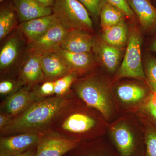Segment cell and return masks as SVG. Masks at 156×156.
Segmentation results:
<instances>
[{
	"instance_id": "cell-7",
	"label": "cell",
	"mask_w": 156,
	"mask_h": 156,
	"mask_svg": "<svg viewBox=\"0 0 156 156\" xmlns=\"http://www.w3.org/2000/svg\"><path fill=\"white\" fill-rule=\"evenodd\" d=\"M52 9L59 23L69 30H93L89 12L78 0H54Z\"/></svg>"
},
{
	"instance_id": "cell-33",
	"label": "cell",
	"mask_w": 156,
	"mask_h": 156,
	"mask_svg": "<svg viewBox=\"0 0 156 156\" xmlns=\"http://www.w3.org/2000/svg\"><path fill=\"white\" fill-rule=\"evenodd\" d=\"M13 119L10 115L0 111V130L10 124Z\"/></svg>"
},
{
	"instance_id": "cell-10",
	"label": "cell",
	"mask_w": 156,
	"mask_h": 156,
	"mask_svg": "<svg viewBox=\"0 0 156 156\" xmlns=\"http://www.w3.org/2000/svg\"><path fill=\"white\" fill-rule=\"evenodd\" d=\"M55 53L60 57L70 72L74 74L78 78L87 75L98 69V64L92 52L72 53L60 47Z\"/></svg>"
},
{
	"instance_id": "cell-20",
	"label": "cell",
	"mask_w": 156,
	"mask_h": 156,
	"mask_svg": "<svg viewBox=\"0 0 156 156\" xmlns=\"http://www.w3.org/2000/svg\"><path fill=\"white\" fill-rule=\"evenodd\" d=\"M21 40L17 36L10 37L1 48L0 51V70L1 74H6L17 61L21 49Z\"/></svg>"
},
{
	"instance_id": "cell-15",
	"label": "cell",
	"mask_w": 156,
	"mask_h": 156,
	"mask_svg": "<svg viewBox=\"0 0 156 156\" xmlns=\"http://www.w3.org/2000/svg\"><path fill=\"white\" fill-rule=\"evenodd\" d=\"M69 30L58 22L43 36L34 42L27 43L29 48L42 54L55 53L61 47Z\"/></svg>"
},
{
	"instance_id": "cell-34",
	"label": "cell",
	"mask_w": 156,
	"mask_h": 156,
	"mask_svg": "<svg viewBox=\"0 0 156 156\" xmlns=\"http://www.w3.org/2000/svg\"><path fill=\"white\" fill-rule=\"evenodd\" d=\"M153 36L148 45V50L151 53L156 55V30L153 34Z\"/></svg>"
},
{
	"instance_id": "cell-39",
	"label": "cell",
	"mask_w": 156,
	"mask_h": 156,
	"mask_svg": "<svg viewBox=\"0 0 156 156\" xmlns=\"http://www.w3.org/2000/svg\"><path fill=\"white\" fill-rule=\"evenodd\" d=\"M0 156H2V155H0Z\"/></svg>"
},
{
	"instance_id": "cell-12",
	"label": "cell",
	"mask_w": 156,
	"mask_h": 156,
	"mask_svg": "<svg viewBox=\"0 0 156 156\" xmlns=\"http://www.w3.org/2000/svg\"><path fill=\"white\" fill-rule=\"evenodd\" d=\"M42 54L30 49L26 58L20 66L17 78L25 86L33 88L46 81L42 67Z\"/></svg>"
},
{
	"instance_id": "cell-1",
	"label": "cell",
	"mask_w": 156,
	"mask_h": 156,
	"mask_svg": "<svg viewBox=\"0 0 156 156\" xmlns=\"http://www.w3.org/2000/svg\"><path fill=\"white\" fill-rule=\"evenodd\" d=\"M108 125L100 112L75 95L59 112L50 130L83 141L106 136Z\"/></svg>"
},
{
	"instance_id": "cell-35",
	"label": "cell",
	"mask_w": 156,
	"mask_h": 156,
	"mask_svg": "<svg viewBox=\"0 0 156 156\" xmlns=\"http://www.w3.org/2000/svg\"><path fill=\"white\" fill-rule=\"evenodd\" d=\"M37 146L22 153L14 156H35L37 152Z\"/></svg>"
},
{
	"instance_id": "cell-29",
	"label": "cell",
	"mask_w": 156,
	"mask_h": 156,
	"mask_svg": "<svg viewBox=\"0 0 156 156\" xmlns=\"http://www.w3.org/2000/svg\"><path fill=\"white\" fill-rule=\"evenodd\" d=\"M25 86L23 82L17 79L5 78L1 80L0 82V95L2 97H7Z\"/></svg>"
},
{
	"instance_id": "cell-23",
	"label": "cell",
	"mask_w": 156,
	"mask_h": 156,
	"mask_svg": "<svg viewBox=\"0 0 156 156\" xmlns=\"http://www.w3.org/2000/svg\"><path fill=\"white\" fill-rule=\"evenodd\" d=\"M122 11L108 3H105L101 11L100 25L102 30L125 20Z\"/></svg>"
},
{
	"instance_id": "cell-22",
	"label": "cell",
	"mask_w": 156,
	"mask_h": 156,
	"mask_svg": "<svg viewBox=\"0 0 156 156\" xmlns=\"http://www.w3.org/2000/svg\"><path fill=\"white\" fill-rule=\"evenodd\" d=\"M129 28L125 20L102 30L101 39L114 47L124 49L127 47L129 39Z\"/></svg>"
},
{
	"instance_id": "cell-37",
	"label": "cell",
	"mask_w": 156,
	"mask_h": 156,
	"mask_svg": "<svg viewBox=\"0 0 156 156\" xmlns=\"http://www.w3.org/2000/svg\"><path fill=\"white\" fill-rule=\"evenodd\" d=\"M5 0H0V2H4V1H5Z\"/></svg>"
},
{
	"instance_id": "cell-4",
	"label": "cell",
	"mask_w": 156,
	"mask_h": 156,
	"mask_svg": "<svg viewBox=\"0 0 156 156\" xmlns=\"http://www.w3.org/2000/svg\"><path fill=\"white\" fill-rule=\"evenodd\" d=\"M106 135L119 156H144V131L136 114L119 116L109 123Z\"/></svg>"
},
{
	"instance_id": "cell-8",
	"label": "cell",
	"mask_w": 156,
	"mask_h": 156,
	"mask_svg": "<svg viewBox=\"0 0 156 156\" xmlns=\"http://www.w3.org/2000/svg\"><path fill=\"white\" fill-rule=\"evenodd\" d=\"M80 142L50 130L42 133L35 156H64Z\"/></svg>"
},
{
	"instance_id": "cell-14",
	"label": "cell",
	"mask_w": 156,
	"mask_h": 156,
	"mask_svg": "<svg viewBox=\"0 0 156 156\" xmlns=\"http://www.w3.org/2000/svg\"><path fill=\"white\" fill-rule=\"evenodd\" d=\"M106 136L81 141L65 156H119Z\"/></svg>"
},
{
	"instance_id": "cell-40",
	"label": "cell",
	"mask_w": 156,
	"mask_h": 156,
	"mask_svg": "<svg viewBox=\"0 0 156 156\" xmlns=\"http://www.w3.org/2000/svg\"></svg>"
},
{
	"instance_id": "cell-17",
	"label": "cell",
	"mask_w": 156,
	"mask_h": 156,
	"mask_svg": "<svg viewBox=\"0 0 156 156\" xmlns=\"http://www.w3.org/2000/svg\"><path fill=\"white\" fill-rule=\"evenodd\" d=\"M142 30L153 34L156 30V7L151 0H128Z\"/></svg>"
},
{
	"instance_id": "cell-26",
	"label": "cell",
	"mask_w": 156,
	"mask_h": 156,
	"mask_svg": "<svg viewBox=\"0 0 156 156\" xmlns=\"http://www.w3.org/2000/svg\"><path fill=\"white\" fill-rule=\"evenodd\" d=\"M143 63L146 82L152 92L156 93V56L147 54Z\"/></svg>"
},
{
	"instance_id": "cell-16",
	"label": "cell",
	"mask_w": 156,
	"mask_h": 156,
	"mask_svg": "<svg viewBox=\"0 0 156 156\" xmlns=\"http://www.w3.org/2000/svg\"><path fill=\"white\" fill-rule=\"evenodd\" d=\"M58 22L59 21L58 19L53 14L49 16L20 23L18 29L26 38L27 43H30L43 36Z\"/></svg>"
},
{
	"instance_id": "cell-24",
	"label": "cell",
	"mask_w": 156,
	"mask_h": 156,
	"mask_svg": "<svg viewBox=\"0 0 156 156\" xmlns=\"http://www.w3.org/2000/svg\"><path fill=\"white\" fill-rule=\"evenodd\" d=\"M136 115L142 123L144 131L145 147L143 156H156V125L144 117Z\"/></svg>"
},
{
	"instance_id": "cell-2",
	"label": "cell",
	"mask_w": 156,
	"mask_h": 156,
	"mask_svg": "<svg viewBox=\"0 0 156 156\" xmlns=\"http://www.w3.org/2000/svg\"><path fill=\"white\" fill-rule=\"evenodd\" d=\"M75 94L50 96L37 100L10 124L0 130V136L22 133H43L51 129L57 115Z\"/></svg>"
},
{
	"instance_id": "cell-38",
	"label": "cell",
	"mask_w": 156,
	"mask_h": 156,
	"mask_svg": "<svg viewBox=\"0 0 156 156\" xmlns=\"http://www.w3.org/2000/svg\"><path fill=\"white\" fill-rule=\"evenodd\" d=\"M155 2L156 3V0H155ZM155 6L156 7V5H155Z\"/></svg>"
},
{
	"instance_id": "cell-3",
	"label": "cell",
	"mask_w": 156,
	"mask_h": 156,
	"mask_svg": "<svg viewBox=\"0 0 156 156\" xmlns=\"http://www.w3.org/2000/svg\"><path fill=\"white\" fill-rule=\"evenodd\" d=\"M112 78L103 71L95 70L73 83L76 96L100 112L109 123L119 116L113 94Z\"/></svg>"
},
{
	"instance_id": "cell-32",
	"label": "cell",
	"mask_w": 156,
	"mask_h": 156,
	"mask_svg": "<svg viewBox=\"0 0 156 156\" xmlns=\"http://www.w3.org/2000/svg\"><path fill=\"white\" fill-rule=\"evenodd\" d=\"M106 1L107 2L122 11L126 16L132 18L135 16L128 0H106Z\"/></svg>"
},
{
	"instance_id": "cell-31",
	"label": "cell",
	"mask_w": 156,
	"mask_h": 156,
	"mask_svg": "<svg viewBox=\"0 0 156 156\" xmlns=\"http://www.w3.org/2000/svg\"><path fill=\"white\" fill-rule=\"evenodd\" d=\"M94 17L100 16L101 11L107 3L106 0H78Z\"/></svg>"
},
{
	"instance_id": "cell-27",
	"label": "cell",
	"mask_w": 156,
	"mask_h": 156,
	"mask_svg": "<svg viewBox=\"0 0 156 156\" xmlns=\"http://www.w3.org/2000/svg\"><path fill=\"white\" fill-rule=\"evenodd\" d=\"M77 78L74 74L70 73L54 81L55 96H64L72 93V86Z\"/></svg>"
},
{
	"instance_id": "cell-21",
	"label": "cell",
	"mask_w": 156,
	"mask_h": 156,
	"mask_svg": "<svg viewBox=\"0 0 156 156\" xmlns=\"http://www.w3.org/2000/svg\"><path fill=\"white\" fill-rule=\"evenodd\" d=\"M42 67L47 81H55L69 73L60 57L55 53L42 54Z\"/></svg>"
},
{
	"instance_id": "cell-36",
	"label": "cell",
	"mask_w": 156,
	"mask_h": 156,
	"mask_svg": "<svg viewBox=\"0 0 156 156\" xmlns=\"http://www.w3.org/2000/svg\"><path fill=\"white\" fill-rule=\"evenodd\" d=\"M35 1L45 7H52L54 3V0H35Z\"/></svg>"
},
{
	"instance_id": "cell-28",
	"label": "cell",
	"mask_w": 156,
	"mask_h": 156,
	"mask_svg": "<svg viewBox=\"0 0 156 156\" xmlns=\"http://www.w3.org/2000/svg\"><path fill=\"white\" fill-rule=\"evenodd\" d=\"M156 125V93L152 92L142 107L136 113Z\"/></svg>"
},
{
	"instance_id": "cell-13",
	"label": "cell",
	"mask_w": 156,
	"mask_h": 156,
	"mask_svg": "<svg viewBox=\"0 0 156 156\" xmlns=\"http://www.w3.org/2000/svg\"><path fill=\"white\" fill-rule=\"evenodd\" d=\"M37 100L33 88L25 86L5 98L0 105V111L14 118L23 112Z\"/></svg>"
},
{
	"instance_id": "cell-25",
	"label": "cell",
	"mask_w": 156,
	"mask_h": 156,
	"mask_svg": "<svg viewBox=\"0 0 156 156\" xmlns=\"http://www.w3.org/2000/svg\"><path fill=\"white\" fill-rule=\"evenodd\" d=\"M17 14L15 9L4 7L0 12V39L5 37L12 30L16 22Z\"/></svg>"
},
{
	"instance_id": "cell-18",
	"label": "cell",
	"mask_w": 156,
	"mask_h": 156,
	"mask_svg": "<svg viewBox=\"0 0 156 156\" xmlns=\"http://www.w3.org/2000/svg\"><path fill=\"white\" fill-rule=\"evenodd\" d=\"M95 39L89 32L79 29L69 31L60 48L63 50L75 53L92 52Z\"/></svg>"
},
{
	"instance_id": "cell-11",
	"label": "cell",
	"mask_w": 156,
	"mask_h": 156,
	"mask_svg": "<svg viewBox=\"0 0 156 156\" xmlns=\"http://www.w3.org/2000/svg\"><path fill=\"white\" fill-rule=\"evenodd\" d=\"M42 134L22 133L0 136V155L14 156L37 146Z\"/></svg>"
},
{
	"instance_id": "cell-5",
	"label": "cell",
	"mask_w": 156,
	"mask_h": 156,
	"mask_svg": "<svg viewBox=\"0 0 156 156\" xmlns=\"http://www.w3.org/2000/svg\"><path fill=\"white\" fill-rule=\"evenodd\" d=\"M113 94L119 115L136 114L152 91L145 81L124 78L113 82Z\"/></svg>"
},
{
	"instance_id": "cell-6",
	"label": "cell",
	"mask_w": 156,
	"mask_h": 156,
	"mask_svg": "<svg viewBox=\"0 0 156 156\" xmlns=\"http://www.w3.org/2000/svg\"><path fill=\"white\" fill-rule=\"evenodd\" d=\"M142 36L140 29L136 26L129 28V39L119 69L113 76V82L124 78H131L145 81L141 58Z\"/></svg>"
},
{
	"instance_id": "cell-19",
	"label": "cell",
	"mask_w": 156,
	"mask_h": 156,
	"mask_svg": "<svg viewBox=\"0 0 156 156\" xmlns=\"http://www.w3.org/2000/svg\"><path fill=\"white\" fill-rule=\"evenodd\" d=\"M14 9L20 23L49 16L52 7H45L35 0H14Z\"/></svg>"
},
{
	"instance_id": "cell-9",
	"label": "cell",
	"mask_w": 156,
	"mask_h": 156,
	"mask_svg": "<svg viewBox=\"0 0 156 156\" xmlns=\"http://www.w3.org/2000/svg\"><path fill=\"white\" fill-rule=\"evenodd\" d=\"M92 51L95 53L98 66L112 78L121 64L124 49L109 45L101 38L95 39Z\"/></svg>"
},
{
	"instance_id": "cell-30",
	"label": "cell",
	"mask_w": 156,
	"mask_h": 156,
	"mask_svg": "<svg viewBox=\"0 0 156 156\" xmlns=\"http://www.w3.org/2000/svg\"><path fill=\"white\" fill-rule=\"evenodd\" d=\"M38 100L55 95L54 81H46L33 88Z\"/></svg>"
}]
</instances>
